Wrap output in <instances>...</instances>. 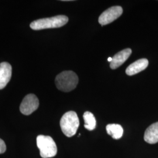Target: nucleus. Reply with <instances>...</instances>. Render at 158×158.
<instances>
[{
    "label": "nucleus",
    "mask_w": 158,
    "mask_h": 158,
    "mask_svg": "<svg viewBox=\"0 0 158 158\" xmlns=\"http://www.w3.org/2000/svg\"><path fill=\"white\" fill-rule=\"evenodd\" d=\"M68 21L69 18L67 16L57 15L34 21L30 24V27L36 31L45 29L57 28L66 25Z\"/></svg>",
    "instance_id": "nucleus-1"
},
{
    "label": "nucleus",
    "mask_w": 158,
    "mask_h": 158,
    "mask_svg": "<svg viewBox=\"0 0 158 158\" xmlns=\"http://www.w3.org/2000/svg\"><path fill=\"white\" fill-rule=\"evenodd\" d=\"M79 82V78L73 71H64L55 79V85L59 90L69 92L74 90Z\"/></svg>",
    "instance_id": "nucleus-2"
},
{
    "label": "nucleus",
    "mask_w": 158,
    "mask_h": 158,
    "mask_svg": "<svg viewBox=\"0 0 158 158\" xmlns=\"http://www.w3.org/2000/svg\"><path fill=\"white\" fill-rule=\"evenodd\" d=\"M79 125V117L76 113L73 111L65 113L60 122L63 133L68 137H72L76 134Z\"/></svg>",
    "instance_id": "nucleus-3"
},
{
    "label": "nucleus",
    "mask_w": 158,
    "mask_h": 158,
    "mask_svg": "<svg viewBox=\"0 0 158 158\" xmlns=\"http://www.w3.org/2000/svg\"><path fill=\"white\" fill-rule=\"evenodd\" d=\"M36 143L42 158H52L56 155V145L51 136L42 135L38 136L36 138Z\"/></svg>",
    "instance_id": "nucleus-4"
},
{
    "label": "nucleus",
    "mask_w": 158,
    "mask_h": 158,
    "mask_svg": "<svg viewBox=\"0 0 158 158\" xmlns=\"http://www.w3.org/2000/svg\"><path fill=\"white\" fill-rule=\"evenodd\" d=\"M123 12V10L121 6H111L100 15L98 18V23L102 26L113 23L122 15Z\"/></svg>",
    "instance_id": "nucleus-5"
},
{
    "label": "nucleus",
    "mask_w": 158,
    "mask_h": 158,
    "mask_svg": "<svg viewBox=\"0 0 158 158\" xmlns=\"http://www.w3.org/2000/svg\"><path fill=\"white\" fill-rule=\"evenodd\" d=\"M39 100L34 94H29L25 96L20 105V111L25 115H29L34 113L39 107Z\"/></svg>",
    "instance_id": "nucleus-6"
},
{
    "label": "nucleus",
    "mask_w": 158,
    "mask_h": 158,
    "mask_svg": "<svg viewBox=\"0 0 158 158\" xmlns=\"http://www.w3.org/2000/svg\"><path fill=\"white\" fill-rule=\"evenodd\" d=\"M12 67L10 63H0V90L6 87L11 78Z\"/></svg>",
    "instance_id": "nucleus-7"
},
{
    "label": "nucleus",
    "mask_w": 158,
    "mask_h": 158,
    "mask_svg": "<svg viewBox=\"0 0 158 158\" xmlns=\"http://www.w3.org/2000/svg\"><path fill=\"white\" fill-rule=\"evenodd\" d=\"M132 53V50L130 48L125 49L119 52L112 57L113 60L110 62V68L112 69H116L121 66L129 58Z\"/></svg>",
    "instance_id": "nucleus-8"
},
{
    "label": "nucleus",
    "mask_w": 158,
    "mask_h": 158,
    "mask_svg": "<svg viewBox=\"0 0 158 158\" xmlns=\"http://www.w3.org/2000/svg\"><path fill=\"white\" fill-rule=\"evenodd\" d=\"M149 62L147 59H141L132 63L126 69V74L128 76H133L147 69Z\"/></svg>",
    "instance_id": "nucleus-9"
},
{
    "label": "nucleus",
    "mask_w": 158,
    "mask_h": 158,
    "mask_svg": "<svg viewBox=\"0 0 158 158\" xmlns=\"http://www.w3.org/2000/svg\"><path fill=\"white\" fill-rule=\"evenodd\" d=\"M144 140L150 144L158 142V122L151 125L147 128L144 134Z\"/></svg>",
    "instance_id": "nucleus-10"
},
{
    "label": "nucleus",
    "mask_w": 158,
    "mask_h": 158,
    "mask_svg": "<svg viewBox=\"0 0 158 158\" xmlns=\"http://www.w3.org/2000/svg\"><path fill=\"white\" fill-rule=\"evenodd\" d=\"M106 131L108 134L115 139H120L123 135L124 132V130L121 125L115 124L107 125L106 127Z\"/></svg>",
    "instance_id": "nucleus-11"
},
{
    "label": "nucleus",
    "mask_w": 158,
    "mask_h": 158,
    "mask_svg": "<svg viewBox=\"0 0 158 158\" xmlns=\"http://www.w3.org/2000/svg\"><path fill=\"white\" fill-rule=\"evenodd\" d=\"M85 127L87 130L92 131L96 128V120L94 115L89 111H86L83 114Z\"/></svg>",
    "instance_id": "nucleus-12"
},
{
    "label": "nucleus",
    "mask_w": 158,
    "mask_h": 158,
    "mask_svg": "<svg viewBox=\"0 0 158 158\" xmlns=\"http://www.w3.org/2000/svg\"><path fill=\"white\" fill-rule=\"evenodd\" d=\"M6 145L4 141L0 138V154H2L6 151Z\"/></svg>",
    "instance_id": "nucleus-13"
},
{
    "label": "nucleus",
    "mask_w": 158,
    "mask_h": 158,
    "mask_svg": "<svg viewBox=\"0 0 158 158\" xmlns=\"http://www.w3.org/2000/svg\"><path fill=\"white\" fill-rule=\"evenodd\" d=\"M112 60H113V58H112V57H108V62H111L112 61Z\"/></svg>",
    "instance_id": "nucleus-14"
}]
</instances>
